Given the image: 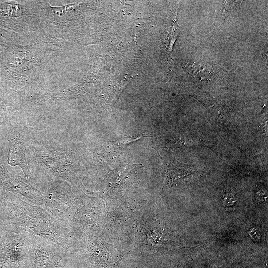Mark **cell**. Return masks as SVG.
<instances>
[{"instance_id": "1", "label": "cell", "mask_w": 268, "mask_h": 268, "mask_svg": "<svg viewBox=\"0 0 268 268\" xmlns=\"http://www.w3.org/2000/svg\"><path fill=\"white\" fill-rule=\"evenodd\" d=\"M0 219L5 229L24 232L67 251L69 236L67 226L43 207L26 202L1 191Z\"/></svg>"}, {"instance_id": "2", "label": "cell", "mask_w": 268, "mask_h": 268, "mask_svg": "<svg viewBox=\"0 0 268 268\" xmlns=\"http://www.w3.org/2000/svg\"><path fill=\"white\" fill-rule=\"evenodd\" d=\"M0 242V268H27L31 235L5 229Z\"/></svg>"}, {"instance_id": "3", "label": "cell", "mask_w": 268, "mask_h": 268, "mask_svg": "<svg viewBox=\"0 0 268 268\" xmlns=\"http://www.w3.org/2000/svg\"><path fill=\"white\" fill-rule=\"evenodd\" d=\"M63 248L31 235L29 264L31 268H66Z\"/></svg>"}, {"instance_id": "4", "label": "cell", "mask_w": 268, "mask_h": 268, "mask_svg": "<svg viewBox=\"0 0 268 268\" xmlns=\"http://www.w3.org/2000/svg\"><path fill=\"white\" fill-rule=\"evenodd\" d=\"M0 189L20 195L30 203L44 207V194L34 187L27 180L11 174L3 165L0 166Z\"/></svg>"}, {"instance_id": "5", "label": "cell", "mask_w": 268, "mask_h": 268, "mask_svg": "<svg viewBox=\"0 0 268 268\" xmlns=\"http://www.w3.org/2000/svg\"><path fill=\"white\" fill-rule=\"evenodd\" d=\"M9 148L8 163L11 166H19L25 177L29 180L31 173L28 168L25 155V147L17 133L13 132L8 137Z\"/></svg>"}, {"instance_id": "6", "label": "cell", "mask_w": 268, "mask_h": 268, "mask_svg": "<svg viewBox=\"0 0 268 268\" xmlns=\"http://www.w3.org/2000/svg\"><path fill=\"white\" fill-rule=\"evenodd\" d=\"M236 199L231 194H227L223 197V201L227 205H232L236 201Z\"/></svg>"}, {"instance_id": "7", "label": "cell", "mask_w": 268, "mask_h": 268, "mask_svg": "<svg viewBox=\"0 0 268 268\" xmlns=\"http://www.w3.org/2000/svg\"><path fill=\"white\" fill-rule=\"evenodd\" d=\"M1 40H0V60L1 59L2 54H3V50L4 49V44L1 43Z\"/></svg>"}, {"instance_id": "8", "label": "cell", "mask_w": 268, "mask_h": 268, "mask_svg": "<svg viewBox=\"0 0 268 268\" xmlns=\"http://www.w3.org/2000/svg\"><path fill=\"white\" fill-rule=\"evenodd\" d=\"M1 189H0V195H1ZM1 237H2V236H1V235H0V241H1Z\"/></svg>"}]
</instances>
